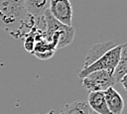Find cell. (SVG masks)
Masks as SVG:
<instances>
[{
	"label": "cell",
	"instance_id": "cell-1",
	"mask_svg": "<svg viewBox=\"0 0 127 114\" xmlns=\"http://www.w3.org/2000/svg\"><path fill=\"white\" fill-rule=\"evenodd\" d=\"M36 25V18L29 15L24 0H0V29L13 38L27 35Z\"/></svg>",
	"mask_w": 127,
	"mask_h": 114
},
{
	"label": "cell",
	"instance_id": "cell-2",
	"mask_svg": "<svg viewBox=\"0 0 127 114\" xmlns=\"http://www.w3.org/2000/svg\"><path fill=\"white\" fill-rule=\"evenodd\" d=\"M44 39L53 44L56 50L64 48L72 43L75 33L72 26H66L59 22L52 16L49 9L44 14Z\"/></svg>",
	"mask_w": 127,
	"mask_h": 114
},
{
	"label": "cell",
	"instance_id": "cell-3",
	"mask_svg": "<svg viewBox=\"0 0 127 114\" xmlns=\"http://www.w3.org/2000/svg\"><path fill=\"white\" fill-rule=\"evenodd\" d=\"M122 45H115L113 48L105 52L101 57H99L96 60H94L92 63L88 64L87 66H84L80 68L78 71V77L83 78L85 75L92 71L96 70H106L109 72H113L116 64L118 63V60L120 58V53L122 49Z\"/></svg>",
	"mask_w": 127,
	"mask_h": 114
},
{
	"label": "cell",
	"instance_id": "cell-4",
	"mask_svg": "<svg viewBox=\"0 0 127 114\" xmlns=\"http://www.w3.org/2000/svg\"><path fill=\"white\" fill-rule=\"evenodd\" d=\"M112 73L106 70H96L82 78V86L88 92L104 91L114 84Z\"/></svg>",
	"mask_w": 127,
	"mask_h": 114
},
{
	"label": "cell",
	"instance_id": "cell-5",
	"mask_svg": "<svg viewBox=\"0 0 127 114\" xmlns=\"http://www.w3.org/2000/svg\"><path fill=\"white\" fill-rule=\"evenodd\" d=\"M49 11L62 24L71 26L72 8L69 0H50Z\"/></svg>",
	"mask_w": 127,
	"mask_h": 114
},
{
	"label": "cell",
	"instance_id": "cell-6",
	"mask_svg": "<svg viewBox=\"0 0 127 114\" xmlns=\"http://www.w3.org/2000/svg\"><path fill=\"white\" fill-rule=\"evenodd\" d=\"M104 92L106 105L111 114H121L124 109V100L121 94L113 87L110 86Z\"/></svg>",
	"mask_w": 127,
	"mask_h": 114
},
{
	"label": "cell",
	"instance_id": "cell-7",
	"mask_svg": "<svg viewBox=\"0 0 127 114\" xmlns=\"http://www.w3.org/2000/svg\"><path fill=\"white\" fill-rule=\"evenodd\" d=\"M87 104L91 110H93L98 114H111L107 108L103 91L89 92L87 98Z\"/></svg>",
	"mask_w": 127,
	"mask_h": 114
},
{
	"label": "cell",
	"instance_id": "cell-8",
	"mask_svg": "<svg viewBox=\"0 0 127 114\" xmlns=\"http://www.w3.org/2000/svg\"><path fill=\"white\" fill-rule=\"evenodd\" d=\"M55 51H56V48L53 44L46 41L44 37H39L36 40L32 54L35 55L38 58L48 59L54 56Z\"/></svg>",
	"mask_w": 127,
	"mask_h": 114
},
{
	"label": "cell",
	"instance_id": "cell-9",
	"mask_svg": "<svg viewBox=\"0 0 127 114\" xmlns=\"http://www.w3.org/2000/svg\"><path fill=\"white\" fill-rule=\"evenodd\" d=\"M115 45L113 42L111 41H107V42H103V43H98L96 45H94L89 52L87 53L85 58H84V63L83 66H87L88 64L92 63L94 60H96L99 57H101L105 52H107L108 50H110L111 48H113Z\"/></svg>",
	"mask_w": 127,
	"mask_h": 114
},
{
	"label": "cell",
	"instance_id": "cell-10",
	"mask_svg": "<svg viewBox=\"0 0 127 114\" xmlns=\"http://www.w3.org/2000/svg\"><path fill=\"white\" fill-rule=\"evenodd\" d=\"M50 0H24L25 8L29 15L39 18L49 9Z\"/></svg>",
	"mask_w": 127,
	"mask_h": 114
},
{
	"label": "cell",
	"instance_id": "cell-11",
	"mask_svg": "<svg viewBox=\"0 0 127 114\" xmlns=\"http://www.w3.org/2000/svg\"><path fill=\"white\" fill-rule=\"evenodd\" d=\"M126 72H127V47L126 44H123L120 53V58L112 72L114 82L115 83L120 82L121 78L126 76Z\"/></svg>",
	"mask_w": 127,
	"mask_h": 114
},
{
	"label": "cell",
	"instance_id": "cell-12",
	"mask_svg": "<svg viewBox=\"0 0 127 114\" xmlns=\"http://www.w3.org/2000/svg\"><path fill=\"white\" fill-rule=\"evenodd\" d=\"M89 106L83 100H75L66 104L59 114H88Z\"/></svg>",
	"mask_w": 127,
	"mask_h": 114
},
{
	"label": "cell",
	"instance_id": "cell-13",
	"mask_svg": "<svg viewBox=\"0 0 127 114\" xmlns=\"http://www.w3.org/2000/svg\"><path fill=\"white\" fill-rule=\"evenodd\" d=\"M88 114H98V113H96V112H94L93 110H91V109H89V112H88Z\"/></svg>",
	"mask_w": 127,
	"mask_h": 114
}]
</instances>
